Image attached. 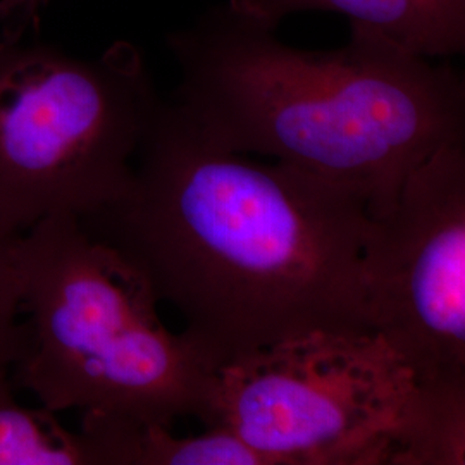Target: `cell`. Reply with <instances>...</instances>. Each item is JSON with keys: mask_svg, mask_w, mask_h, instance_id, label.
<instances>
[{"mask_svg": "<svg viewBox=\"0 0 465 465\" xmlns=\"http://www.w3.org/2000/svg\"><path fill=\"white\" fill-rule=\"evenodd\" d=\"M23 232L0 224V364L13 367L23 343L19 243Z\"/></svg>", "mask_w": 465, "mask_h": 465, "instance_id": "8fae6325", "label": "cell"}, {"mask_svg": "<svg viewBox=\"0 0 465 465\" xmlns=\"http://www.w3.org/2000/svg\"><path fill=\"white\" fill-rule=\"evenodd\" d=\"M374 331L419 382H465V138L407 176L366 252Z\"/></svg>", "mask_w": 465, "mask_h": 465, "instance_id": "8992f818", "label": "cell"}, {"mask_svg": "<svg viewBox=\"0 0 465 465\" xmlns=\"http://www.w3.org/2000/svg\"><path fill=\"white\" fill-rule=\"evenodd\" d=\"M232 11L269 28L303 11H330L428 57L464 54L465 0H230Z\"/></svg>", "mask_w": 465, "mask_h": 465, "instance_id": "52a82bcc", "label": "cell"}, {"mask_svg": "<svg viewBox=\"0 0 465 465\" xmlns=\"http://www.w3.org/2000/svg\"><path fill=\"white\" fill-rule=\"evenodd\" d=\"M465 464V382H419L390 465Z\"/></svg>", "mask_w": 465, "mask_h": 465, "instance_id": "9c48e42d", "label": "cell"}, {"mask_svg": "<svg viewBox=\"0 0 465 465\" xmlns=\"http://www.w3.org/2000/svg\"><path fill=\"white\" fill-rule=\"evenodd\" d=\"M416 393L381 332H311L219 367L199 419L271 465H390Z\"/></svg>", "mask_w": 465, "mask_h": 465, "instance_id": "5b68a950", "label": "cell"}, {"mask_svg": "<svg viewBox=\"0 0 465 465\" xmlns=\"http://www.w3.org/2000/svg\"><path fill=\"white\" fill-rule=\"evenodd\" d=\"M50 0H2L0 25L5 36H28L36 28Z\"/></svg>", "mask_w": 465, "mask_h": 465, "instance_id": "7c38bea8", "label": "cell"}, {"mask_svg": "<svg viewBox=\"0 0 465 465\" xmlns=\"http://www.w3.org/2000/svg\"><path fill=\"white\" fill-rule=\"evenodd\" d=\"M78 432L88 465H271L240 438L217 430L178 438L163 424L84 412Z\"/></svg>", "mask_w": 465, "mask_h": 465, "instance_id": "ba28073f", "label": "cell"}, {"mask_svg": "<svg viewBox=\"0 0 465 465\" xmlns=\"http://www.w3.org/2000/svg\"><path fill=\"white\" fill-rule=\"evenodd\" d=\"M350 26L341 49H295L221 5L169 36L173 102L224 149L361 188L381 219L420 163L465 138V84L449 63Z\"/></svg>", "mask_w": 465, "mask_h": 465, "instance_id": "7a4b0ae2", "label": "cell"}, {"mask_svg": "<svg viewBox=\"0 0 465 465\" xmlns=\"http://www.w3.org/2000/svg\"><path fill=\"white\" fill-rule=\"evenodd\" d=\"M19 290L26 321L11 374L42 407L167 428L199 419L217 367L166 330L149 282L78 217H45L23 232Z\"/></svg>", "mask_w": 465, "mask_h": 465, "instance_id": "3957f363", "label": "cell"}, {"mask_svg": "<svg viewBox=\"0 0 465 465\" xmlns=\"http://www.w3.org/2000/svg\"><path fill=\"white\" fill-rule=\"evenodd\" d=\"M0 465H88L80 432L64 428L45 407L15 397L11 367L0 364Z\"/></svg>", "mask_w": 465, "mask_h": 465, "instance_id": "30bf717a", "label": "cell"}, {"mask_svg": "<svg viewBox=\"0 0 465 465\" xmlns=\"http://www.w3.org/2000/svg\"><path fill=\"white\" fill-rule=\"evenodd\" d=\"M213 364L319 331H374L366 193L224 149L176 102L157 109L126 190L80 219Z\"/></svg>", "mask_w": 465, "mask_h": 465, "instance_id": "6da1fadb", "label": "cell"}, {"mask_svg": "<svg viewBox=\"0 0 465 465\" xmlns=\"http://www.w3.org/2000/svg\"><path fill=\"white\" fill-rule=\"evenodd\" d=\"M161 104L130 42L84 59L0 35V224L25 232L116 200Z\"/></svg>", "mask_w": 465, "mask_h": 465, "instance_id": "277c9868", "label": "cell"}]
</instances>
